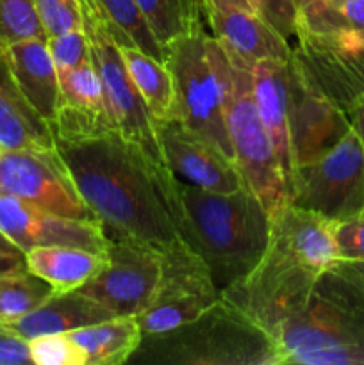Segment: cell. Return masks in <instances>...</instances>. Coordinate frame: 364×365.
<instances>
[{
	"label": "cell",
	"mask_w": 364,
	"mask_h": 365,
	"mask_svg": "<svg viewBox=\"0 0 364 365\" xmlns=\"http://www.w3.org/2000/svg\"><path fill=\"white\" fill-rule=\"evenodd\" d=\"M54 141L75 187L107 237L166 255L186 248L177 178L113 127L56 130Z\"/></svg>",
	"instance_id": "1"
},
{
	"label": "cell",
	"mask_w": 364,
	"mask_h": 365,
	"mask_svg": "<svg viewBox=\"0 0 364 365\" xmlns=\"http://www.w3.org/2000/svg\"><path fill=\"white\" fill-rule=\"evenodd\" d=\"M178 223L220 292L246 277L266 253L271 220L248 185L214 192L177 180Z\"/></svg>",
	"instance_id": "2"
},
{
	"label": "cell",
	"mask_w": 364,
	"mask_h": 365,
	"mask_svg": "<svg viewBox=\"0 0 364 365\" xmlns=\"http://www.w3.org/2000/svg\"><path fill=\"white\" fill-rule=\"evenodd\" d=\"M271 341L280 364L364 365V278L348 262L318 274Z\"/></svg>",
	"instance_id": "3"
},
{
	"label": "cell",
	"mask_w": 364,
	"mask_h": 365,
	"mask_svg": "<svg viewBox=\"0 0 364 365\" xmlns=\"http://www.w3.org/2000/svg\"><path fill=\"white\" fill-rule=\"evenodd\" d=\"M128 364L280 365V359L270 335L221 296L191 323L143 337Z\"/></svg>",
	"instance_id": "4"
},
{
	"label": "cell",
	"mask_w": 364,
	"mask_h": 365,
	"mask_svg": "<svg viewBox=\"0 0 364 365\" xmlns=\"http://www.w3.org/2000/svg\"><path fill=\"white\" fill-rule=\"evenodd\" d=\"M207 52L220 82L225 123L236 166L243 182L261 200L271 220L289 203V191L284 171L253 100L252 70L232 59L211 34H207Z\"/></svg>",
	"instance_id": "5"
},
{
	"label": "cell",
	"mask_w": 364,
	"mask_h": 365,
	"mask_svg": "<svg viewBox=\"0 0 364 365\" xmlns=\"http://www.w3.org/2000/svg\"><path fill=\"white\" fill-rule=\"evenodd\" d=\"M207 34L203 29L164 46V63L175 84V120L236 163L220 82L207 52Z\"/></svg>",
	"instance_id": "6"
},
{
	"label": "cell",
	"mask_w": 364,
	"mask_h": 365,
	"mask_svg": "<svg viewBox=\"0 0 364 365\" xmlns=\"http://www.w3.org/2000/svg\"><path fill=\"white\" fill-rule=\"evenodd\" d=\"M289 203L330 221L364 210V146L350 130L313 163L296 168Z\"/></svg>",
	"instance_id": "7"
},
{
	"label": "cell",
	"mask_w": 364,
	"mask_h": 365,
	"mask_svg": "<svg viewBox=\"0 0 364 365\" xmlns=\"http://www.w3.org/2000/svg\"><path fill=\"white\" fill-rule=\"evenodd\" d=\"M82 11H84V29L91 45L93 64L102 78L113 127L127 141L141 148L153 163L166 166L153 128V120L128 75L120 45L113 38L103 18L84 0H82Z\"/></svg>",
	"instance_id": "8"
},
{
	"label": "cell",
	"mask_w": 364,
	"mask_h": 365,
	"mask_svg": "<svg viewBox=\"0 0 364 365\" xmlns=\"http://www.w3.org/2000/svg\"><path fill=\"white\" fill-rule=\"evenodd\" d=\"M163 273L148 305L138 314L143 337L166 334L211 309L221 292L203 260L189 246L161 255Z\"/></svg>",
	"instance_id": "9"
},
{
	"label": "cell",
	"mask_w": 364,
	"mask_h": 365,
	"mask_svg": "<svg viewBox=\"0 0 364 365\" xmlns=\"http://www.w3.org/2000/svg\"><path fill=\"white\" fill-rule=\"evenodd\" d=\"M0 192L71 220L98 221L75 187L57 150H2Z\"/></svg>",
	"instance_id": "10"
},
{
	"label": "cell",
	"mask_w": 364,
	"mask_h": 365,
	"mask_svg": "<svg viewBox=\"0 0 364 365\" xmlns=\"http://www.w3.org/2000/svg\"><path fill=\"white\" fill-rule=\"evenodd\" d=\"M288 120L293 164L302 168L338 145L350 130L345 109L328 98L295 53L288 63Z\"/></svg>",
	"instance_id": "11"
},
{
	"label": "cell",
	"mask_w": 364,
	"mask_h": 365,
	"mask_svg": "<svg viewBox=\"0 0 364 365\" xmlns=\"http://www.w3.org/2000/svg\"><path fill=\"white\" fill-rule=\"evenodd\" d=\"M107 239L106 266L79 291L114 316H138L159 284L163 273L161 253L127 239Z\"/></svg>",
	"instance_id": "12"
},
{
	"label": "cell",
	"mask_w": 364,
	"mask_h": 365,
	"mask_svg": "<svg viewBox=\"0 0 364 365\" xmlns=\"http://www.w3.org/2000/svg\"><path fill=\"white\" fill-rule=\"evenodd\" d=\"M0 230L25 253L41 246H79L107 252L106 230L98 221L71 220L0 192Z\"/></svg>",
	"instance_id": "13"
},
{
	"label": "cell",
	"mask_w": 364,
	"mask_h": 365,
	"mask_svg": "<svg viewBox=\"0 0 364 365\" xmlns=\"http://www.w3.org/2000/svg\"><path fill=\"white\" fill-rule=\"evenodd\" d=\"M153 128L164 163L177 180L214 192H232L245 185L236 163L178 120H156Z\"/></svg>",
	"instance_id": "14"
},
{
	"label": "cell",
	"mask_w": 364,
	"mask_h": 365,
	"mask_svg": "<svg viewBox=\"0 0 364 365\" xmlns=\"http://www.w3.org/2000/svg\"><path fill=\"white\" fill-rule=\"evenodd\" d=\"M203 14L209 34L248 70L261 61H289L291 57V45L257 13L203 6Z\"/></svg>",
	"instance_id": "15"
},
{
	"label": "cell",
	"mask_w": 364,
	"mask_h": 365,
	"mask_svg": "<svg viewBox=\"0 0 364 365\" xmlns=\"http://www.w3.org/2000/svg\"><path fill=\"white\" fill-rule=\"evenodd\" d=\"M270 241L282 246L316 274L341 262L334 237V221L293 203H285L271 217Z\"/></svg>",
	"instance_id": "16"
},
{
	"label": "cell",
	"mask_w": 364,
	"mask_h": 365,
	"mask_svg": "<svg viewBox=\"0 0 364 365\" xmlns=\"http://www.w3.org/2000/svg\"><path fill=\"white\" fill-rule=\"evenodd\" d=\"M0 46L21 96L46 123L52 125L61 106V88L46 38L21 39Z\"/></svg>",
	"instance_id": "17"
},
{
	"label": "cell",
	"mask_w": 364,
	"mask_h": 365,
	"mask_svg": "<svg viewBox=\"0 0 364 365\" xmlns=\"http://www.w3.org/2000/svg\"><path fill=\"white\" fill-rule=\"evenodd\" d=\"M288 63L289 61H261L252 68V89L257 110L271 139L277 159L284 171L291 198L295 164L288 120Z\"/></svg>",
	"instance_id": "18"
},
{
	"label": "cell",
	"mask_w": 364,
	"mask_h": 365,
	"mask_svg": "<svg viewBox=\"0 0 364 365\" xmlns=\"http://www.w3.org/2000/svg\"><path fill=\"white\" fill-rule=\"evenodd\" d=\"M0 148L56 150L50 125L21 96L0 46Z\"/></svg>",
	"instance_id": "19"
},
{
	"label": "cell",
	"mask_w": 364,
	"mask_h": 365,
	"mask_svg": "<svg viewBox=\"0 0 364 365\" xmlns=\"http://www.w3.org/2000/svg\"><path fill=\"white\" fill-rule=\"evenodd\" d=\"M114 317L111 310L81 291L56 292L32 312L7 328L24 341L49 334H70L77 328L89 327Z\"/></svg>",
	"instance_id": "20"
},
{
	"label": "cell",
	"mask_w": 364,
	"mask_h": 365,
	"mask_svg": "<svg viewBox=\"0 0 364 365\" xmlns=\"http://www.w3.org/2000/svg\"><path fill=\"white\" fill-rule=\"evenodd\" d=\"M31 273L49 282L56 292L79 291L107 262V252H91L79 246H41L25 253Z\"/></svg>",
	"instance_id": "21"
},
{
	"label": "cell",
	"mask_w": 364,
	"mask_h": 365,
	"mask_svg": "<svg viewBox=\"0 0 364 365\" xmlns=\"http://www.w3.org/2000/svg\"><path fill=\"white\" fill-rule=\"evenodd\" d=\"M68 335L84 353L86 365L128 364L143 341V331L136 316H114L77 328Z\"/></svg>",
	"instance_id": "22"
},
{
	"label": "cell",
	"mask_w": 364,
	"mask_h": 365,
	"mask_svg": "<svg viewBox=\"0 0 364 365\" xmlns=\"http://www.w3.org/2000/svg\"><path fill=\"white\" fill-rule=\"evenodd\" d=\"M128 75L152 120H175V84L166 63L138 46H120Z\"/></svg>",
	"instance_id": "23"
},
{
	"label": "cell",
	"mask_w": 364,
	"mask_h": 365,
	"mask_svg": "<svg viewBox=\"0 0 364 365\" xmlns=\"http://www.w3.org/2000/svg\"><path fill=\"white\" fill-rule=\"evenodd\" d=\"M161 46L207 29L202 0H136Z\"/></svg>",
	"instance_id": "24"
},
{
	"label": "cell",
	"mask_w": 364,
	"mask_h": 365,
	"mask_svg": "<svg viewBox=\"0 0 364 365\" xmlns=\"http://www.w3.org/2000/svg\"><path fill=\"white\" fill-rule=\"evenodd\" d=\"M109 27L120 46H138L156 59L164 61V48L150 31L136 0H84Z\"/></svg>",
	"instance_id": "25"
},
{
	"label": "cell",
	"mask_w": 364,
	"mask_h": 365,
	"mask_svg": "<svg viewBox=\"0 0 364 365\" xmlns=\"http://www.w3.org/2000/svg\"><path fill=\"white\" fill-rule=\"evenodd\" d=\"M56 294L52 285L25 269L0 273V324L9 327Z\"/></svg>",
	"instance_id": "26"
},
{
	"label": "cell",
	"mask_w": 364,
	"mask_h": 365,
	"mask_svg": "<svg viewBox=\"0 0 364 365\" xmlns=\"http://www.w3.org/2000/svg\"><path fill=\"white\" fill-rule=\"evenodd\" d=\"M59 88L63 106L81 110V113L96 118L100 121H106L113 127L102 78H100L98 71L93 64V59L74 68V70L59 73Z\"/></svg>",
	"instance_id": "27"
},
{
	"label": "cell",
	"mask_w": 364,
	"mask_h": 365,
	"mask_svg": "<svg viewBox=\"0 0 364 365\" xmlns=\"http://www.w3.org/2000/svg\"><path fill=\"white\" fill-rule=\"evenodd\" d=\"M31 38H46L34 0H0V45Z\"/></svg>",
	"instance_id": "28"
},
{
	"label": "cell",
	"mask_w": 364,
	"mask_h": 365,
	"mask_svg": "<svg viewBox=\"0 0 364 365\" xmlns=\"http://www.w3.org/2000/svg\"><path fill=\"white\" fill-rule=\"evenodd\" d=\"M27 344L34 365H86L84 353L68 334L39 335Z\"/></svg>",
	"instance_id": "29"
},
{
	"label": "cell",
	"mask_w": 364,
	"mask_h": 365,
	"mask_svg": "<svg viewBox=\"0 0 364 365\" xmlns=\"http://www.w3.org/2000/svg\"><path fill=\"white\" fill-rule=\"evenodd\" d=\"M34 7L46 38L84 29L82 0H34Z\"/></svg>",
	"instance_id": "30"
},
{
	"label": "cell",
	"mask_w": 364,
	"mask_h": 365,
	"mask_svg": "<svg viewBox=\"0 0 364 365\" xmlns=\"http://www.w3.org/2000/svg\"><path fill=\"white\" fill-rule=\"evenodd\" d=\"M46 45H49L50 56H52L54 64L57 68V75L63 73V71L74 70V68L93 59L91 45H89L86 29L46 38Z\"/></svg>",
	"instance_id": "31"
},
{
	"label": "cell",
	"mask_w": 364,
	"mask_h": 365,
	"mask_svg": "<svg viewBox=\"0 0 364 365\" xmlns=\"http://www.w3.org/2000/svg\"><path fill=\"white\" fill-rule=\"evenodd\" d=\"M256 13L293 46L298 41V9L293 0H252Z\"/></svg>",
	"instance_id": "32"
},
{
	"label": "cell",
	"mask_w": 364,
	"mask_h": 365,
	"mask_svg": "<svg viewBox=\"0 0 364 365\" xmlns=\"http://www.w3.org/2000/svg\"><path fill=\"white\" fill-rule=\"evenodd\" d=\"M334 237L341 262H364V210L357 216L334 221Z\"/></svg>",
	"instance_id": "33"
},
{
	"label": "cell",
	"mask_w": 364,
	"mask_h": 365,
	"mask_svg": "<svg viewBox=\"0 0 364 365\" xmlns=\"http://www.w3.org/2000/svg\"><path fill=\"white\" fill-rule=\"evenodd\" d=\"M31 364L29 344L18 337L11 328L0 324V365H27Z\"/></svg>",
	"instance_id": "34"
},
{
	"label": "cell",
	"mask_w": 364,
	"mask_h": 365,
	"mask_svg": "<svg viewBox=\"0 0 364 365\" xmlns=\"http://www.w3.org/2000/svg\"><path fill=\"white\" fill-rule=\"evenodd\" d=\"M27 262H25V252L18 248L2 230H0V273H7V271L25 269Z\"/></svg>",
	"instance_id": "35"
},
{
	"label": "cell",
	"mask_w": 364,
	"mask_h": 365,
	"mask_svg": "<svg viewBox=\"0 0 364 365\" xmlns=\"http://www.w3.org/2000/svg\"><path fill=\"white\" fill-rule=\"evenodd\" d=\"M338 11L348 27L364 31V0H343Z\"/></svg>",
	"instance_id": "36"
},
{
	"label": "cell",
	"mask_w": 364,
	"mask_h": 365,
	"mask_svg": "<svg viewBox=\"0 0 364 365\" xmlns=\"http://www.w3.org/2000/svg\"><path fill=\"white\" fill-rule=\"evenodd\" d=\"M346 116H348L350 127L364 146V93L350 102V106L346 107Z\"/></svg>",
	"instance_id": "37"
},
{
	"label": "cell",
	"mask_w": 364,
	"mask_h": 365,
	"mask_svg": "<svg viewBox=\"0 0 364 365\" xmlns=\"http://www.w3.org/2000/svg\"><path fill=\"white\" fill-rule=\"evenodd\" d=\"M203 6H214V7H234V9L252 11L256 13L252 0H202Z\"/></svg>",
	"instance_id": "38"
},
{
	"label": "cell",
	"mask_w": 364,
	"mask_h": 365,
	"mask_svg": "<svg viewBox=\"0 0 364 365\" xmlns=\"http://www.w3.org/2000/svg\"><path fill=\"white\" fill-rule=\"evenodd\" d=\"M313 2H316V0H293V4H295L296 6V9H303V7H307V6H310V4Z\"/></svg>",
	"instance_id": "39"
},
{
	"label": "cell",
	"mask_w": 364,
	"mask_h": 365,
	"mask_svg": "<svg viewBox=\"0 0 364 365\" xmlns=\"http://www.w3.org/2000/svg\"><path fill=\"white\" fill-rule=\"evenodd\" d=\"M348 264L360 274V277L364 278V262H348Z\"/></svg>",
	"instance_id": "40"
},
{
	"label": "cell",
	"mask_w": 364,
	"mask_h": 365,
	"mask_svg": "<svg viewBox=\"0 0 364 365\" xmlns=\"http://www.w3.org/2000/svg\"><path fill=\"white\" fill-rule=\"evenodd\" d=\"M328 2H330V4H334V6H338V4H341L343 0H328Z\"/></svg>",
	"instance_id": "41"
},
{
	"label": "cell",
	"mask_w": 364,
	"mask_h": 365,
	"mask_svg": "<svg viewBox=\"0 0 364 365\" xmlns=\"http://www.w3.org/2000/svg\"><path fill=\"white\" fill-rule=\"evenodd\" d=\"M0 152H2V148H0Z\"/></svg>",
	"instance_id": "42"
}]
</instances>
